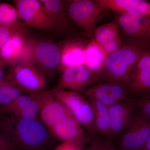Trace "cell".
I'll list each match as a JSON object with an SVG mask.
<instances>
[{"instance_id": "cell-24", "label": "cell", "mask_w": 150, "mask_h": 150, "mask_svg": "<svg viewBox=\"0 0 150 150\" xmlns=\"http://www.w3.org/2000/svg\"><path fill=\"white\" fill-rule=\"evenodd\" d=\"M25 92L7 75L0 83V107L12 102Z\"/></svg>"}, {"instance_id": "cell-14", "label": "cell", "mask_w": 150, "mask_h": 150, "mask_svg": "<svg viewBox=\"0 0 150 150\" xmlns=\"http://www.w3.org/2000/svg\"><path fill=\"white\" fill-rule=\"evenodd\" d=\"M49 131L60 141L75 142L83 147L90 140L82 126L71 113L58 122Z\"/></svg>"}, {"instance_id": "cell-27", "label": "cell", "mask_w": 150, "mask_h": 150, "mask_svg": "<svg viewBox=\"0 0 150 150\" xmlns=\"http://www.w3.org/2000/svg\"><path fill=\"white\" fill-rule=\"evenodd\" d=\"M90 137V144L87 150H115L110 139L98 135V134Z\"/></svg>"}, {"instance_id": "cell-29", "label": "cell", "mask_w": 150, "mask_h": 150, "mask_svg": "<svg viewBox=\"0 0 150 150\" xmlns=\"http://www.w3.org/2000/svg\"><path fill=\"white\" fill-rule=\"evenodd\" d=\"M83 148L75 142H63L56 146L54 150H83Z\"/></svg>"}, {"instance_id": "cell-25", "label": "cell", "mask_w": 150, "mask_h": 150, "mask_svg": "<svg viewBox=\"0 0 150 150\" xmlns=\"http://www.w3.org/2000/svg\"><path fill=\"white\" fill-rule=\"evenodd\" d=\"M18 12L15 6L7 3H0V25H8L19 21Z\"/></svg>"}, {"instance_id": "cell-23", "label": "cell", "mask_w": 150, "mask_h": 150, "mask_svg": "<svg viewBox=\"0 0 150 150\" xmlns=\"http://www.w3.org/2000/svg\"><path fill=\"white\" fill-rule=\"evenodd\" d=\"M108 56L93 38L88 42L86 47L84 65L100 77L104 69Z\"/></svg>"}, {"instance_id": "cell-2", "label": "cell", "mask_w": 150, "mask_h": 150, "mask_svg": "<svg viewBox=\"0 0 150 150\" xmlns=\"http://www.w3.org/2000/svg\"><path fill=\"white\" fill-rule=\"evenodd\" d=\"M150 47L128 39L120 48L108 56L100 76L101 81L126 84L135 66Z\"/></svg>"}, {"instance_id": "cell-6", "label": "cell", "mask_w": 150, "mask_h": 150, "mask_svg": "<svg viewBox=\"0 0 150 150\" xmlns=\"http://www.w3.org/2000/svg\"><path fill=\"white\" fill-rule=\"evenodd\" d=\"M7 75L29 94L43 91L47 86L45 76L32 62H19L11 67Z\"/></svg>"}, {"instance_id": "cell-16", "label": "cell", "mask_w": 150, "mask_h": 150, "mask_svg": "<svg viewBox=\"0 0 150 150\" xmlns=\"http://www.w3.org/2000/svg\"><path fill=\"white\" fill-rule=\"evenodd\" d=\"M136 100L129 98L109 107L111 139L118 136L129 126L134 118Z\"/></svg>"}, {"instance_id": "cell-33", "label": "cell", "mask_w": 150, "mask_h": 150, "mask_svg": "<svg viewBox=\"0 0 150 150\" xmlns=\"http://www.w3.org/2000/svg\"><path fill=\"white\" fill-rule=\"evenodd\" d=\"M149 25H150V18L149 19Z\"/></svg>"}, {"instance_id": "cell-22", "label": "cell", "mask_w": 150, "mask_h": 150, "mask_svg": "<svg viewBox=\"0 0 150 150\" xmlns=\"http://www.w3.org/2000/svg\"><path fill=\"white\" fill-rule=\"evenodd\" d=\"M88 101L92 108L97 134L111 139V121L109 107L95 100L88 99Z\"/></svg>"}, {"instance_id": "cell-13", "label": "cell", "mask_w": 150, "mask_h": 150, "mask_svg": "<svg viewBox=\"0 0 150 150\" xmlns=\"http://www.w3.org/2000/svg\"><path fill=\"white\" fill-rule=\"evenodd\" d=\"M126 84L129 95L142 97L150 94V47L135 66Z\"/></svg>"}, {"instance_id": "cell-17", "label": "cell", "mask_w": 150, "mask_h": 150, "mask_svg": "<svg viewBox=\"0 0 150 150\" xmlns=\"http://www.w3.org/2000/svg\"><path fill=\"white\" fill-rule=\"evenodd\" d=\"M28 36L26 28L12 35L0 50V61L10 67L20 61L27 52Z\"/></svg>"}, {"instance_id": "cell-5", "label": "cell", "mask_w": 150, "mask_h": 150, "mask_svg": "<svg viewBox=\"0 0 150 150\" xmlns=\"http://www.w3.org/2000/svg\"><path fill=\"white\" fill-rule=\"evenodd\" d=\"M54 96L69 110L74 117L90 136L97 134L94 123L93 111L90 102L76 92L54 88Z\"/></svg>"}, {"instance_id": "cell-3", "label": "cell", "mask_w": 150, "mask_h": 150, "mask_svg": "<svg viewBox=\"0 0 150 150\" xmlns=\"http://www.w3.org/2000/svg\"><path fill=\"white\" fill-rule=\"evenodd\" d=\"M98 0H74L67 1V11L70 21L86 33L93 36L97 23L105 10Z\"/></svg>"}, {"instance_id": "cell-9", "label": "cell", "mask_w": 150, "mask_h": 150, "mask_svg": "<svg viewBox=\"0 0 150 150\" xmlns=\"http://www.w3.org/2000/svg\"><path fill=\"white\" fill-rule=\"evenodd\" d=\"M84 92L88 99L95 100L108 107L130 98L126 84L115 82L94 84Z\"/></svg>"}, {"instance_id": "cell-30", "label": "cell", "mask_w": 150, "mask_h": 150, "mask_svg": "<svg viewBox=\"0 0 150 150\" xmlns=\"http://www.w3.org/2000/svg\"><path fill=\"white\" fill-rule=\"evenodd\" d=\"M0 150H16L10 142L0 133Z\"/></svg>"}, {"instance_id": "cell-10", "label": "cell", "mask_w": 150, "mask_h": 150, "mask_svg": "<svg viewBox=\"0 0 150 150\" xmlns=\"http://www.w3.org/2000/svg\"><path fill=\"white\" fill-rule=\"evenodd\" d=\"M149 18L137 12L119 13L117 22L129 39L150 47V25Z\"/></svg>"}, {"instance_id": "cell-4", "label": "cell", "mask_w": 150, "mask_h": 150, "mask_svg": "<svg viewBox=\"0 0 150 150\" xmlns=\"http://www.w3.org/2000/svg\"><path fill=\"white\" fill-rule=\"evenodd\" d=\"M28 47L34 65L45 76L60 70V48L53 41L28 38Z\"/></svg>"}, {"instance_id": "cell-32", "label": "cell", "mask_w": 150, "mask_h": 150, "mask_svg": "<svg viewBox=\"0 0 150 150\" xmlns=\"http://www.w3.org/2000/svg\"><path fill=\"white\" fill-rule=\"evenodd\" d=\"M142 150H150V136Z\"/></svg>"}, {"instance_id": "cell-12", "label": "cell", "mask_w": 150, "mask_h": 150, "mask_svg": "<svg viewBox=\"0 0 150 150\" xmlns=\"http://www.w3.org/2000/svg\"><path fill=\"white\" fill-rule=\"evenodd\" d=\"M39 105L40 120L48 130L71 113L54 96L51 90L33 93Z\"/></svg>"}, {"instance_id": "cell-8", "label": "cell", "mask_w": 150, "mask_h": 150, "mask_svg": "<svg viewBox=\"0 0 150 150\" xmlns=\"http://www.w3.org/2000/svg\"><path fill=\"white\" fill-rule=\"evenodd\" d=\"M15 6L19 18L25 25L45 32L54 31V27L47 16L40 1L16 0Z\"/></svg>"}, {"instance_id": "cell-15", "label": "cell", "mask_w": 150, "mask_h": 150, "mask_svg": "<svg viewBox=\"0 0 150 150\" xmlns=\"http://www.w3.org/2000/svg\"><path fill=\"white\" fill-rule=\"evenodd\" d=\"M0 115L40 120L39 105L33 94H22L9 104L1 106Z\"/></svg>"}, {"instance_id": "cell-18", "label": "cell", "mask_w": 150, "mask_h": 150, "mask_svg": "<svg viewBox=\"0 0 150 150\" xmlns=\"http://www.w3.org/2000/svg\"><path fill=\"white\" fill-rule=\"evenodd\" d=\"M40 1L52 23L54 30L61 33L69 31L71 25L67 11L68 1L40 0Z\"/></svg>"}, {"instance_id": "cell-28", "label": "cell", "mask_w": 150, "mask_h": 150, "mask_svg": "<svg viewBox=\"0 0 150 150\" xmlns=\"http://www.w3.org/2000/svg\"><path fill=\"white\" fill-rule=\"evenodd\" d=\"M136 104L140 113L150 119V94L140 97L136 100Z\"/></svg>"}, {"instance_id": "cell-31", "label": "cell", "mask_w": 150, "mask_h": 150, "mask_svg": "<svg viewBox=\"0 0 150 150\" xmlns=\"http://www.w3.org/2000/svg\"><path fill=\"white\" fill-rule=\"evenodd\" d=\"M6 66V65L5 64L0 61V83L5 76L4 75V70Z\"/></svg>"}, {"instance_id": "cell-20", "label": "cell", "mask_w": 150, "mask_h": 150, "mask_svg": "<svg viewBox=\"0 0 150 150\" xmlns=\"http://www.w3.org/2000/svg\"><path fill=\"white\" fill-rule=\"evenodd\" d=\"M93 37L108 56L120 48L123 43L118 26L113 22L97 27Z\"/></svg>"}, {"instance_id": "cell-1", "label": "cell", "mask_w": 150, "mask_h": 150, "mask_svg": "<svg viewBox=\"0 0 150 150\" xmlns=\"http://www.w3.org/2000/svg\"><path fill=\"white\" fill-rule=\"evenodd\" d=\"M0 133L16 150H47L50 132L40 119L0 115Z\"/></svg>"}, {"instance_id": "cell-26", "label": "cell", "mask_w": 150, "mask_h": 150, "mask_svg": "<svg viewBox=\"0 0 150 150\" xmlns=\"http://www.w3.org/2000/svg\"><path fill=\"white\" fill-rule=\"evenodd\" d=\"M25 25L20 21L12 24L0 25V50L12 35L26 28Z\"/></svg>"}, {"instance_id": "cell-21", "label": "cell", "mask_w": 150, "mask_h": 150, "mask_svg": "<svg viewBox=\"0 0 150 150\" xmlns=\"http://www.w3.org/2000/svg\"><path fill=\"white\" fill-rule=\"evenodd\" d=\"M105 9L119 13L137 12L150 18V2L144 0H98Z\"/></svg>"}, {"instance_id": "cell-19", "label": "cell", "mask_w": 150, "mask_h": 150, "mask_svg": "<svg viewBox=\"0 0 150 150\" xmlns=\"http://www.w3.org/2000/svg\"><path fill=\"white\" fill-rule=\"evenodd\" d=\"M88 42L72 39L67 40L60 46L61 71L68 67L84 65Z\"/></svg>"}, {"instance_id": "cell-11", "label": "cell", "mask_w": 150, "mask_h": 150, "mask_svg": "<svg viewBox=\"0 0 150 150\" xmlns=\"http://www.w3.org/2000/svg\"><path fill=\"white\" fill-rule=\"evenodd\" d=\"M150 136V119L140 113L135 115L129 126L118 136L124 150L142 149Z\"/></svg>"}, {"instance_id": "cell-7", "label": "cell", "mask_w": 150, "mask_h": 150, "mask_svg": "<svg viewBox=\"0 0 150 150\" xmlns=\"http://www.w3.org/2000/svg\"><path fill=\"white\" fill-rule=\"evenodd\" d=\"M100 81H101L97 75L84 65H79L68 67L62 70L55 88L82 92Z\"/></svg>"}]
</instances>
